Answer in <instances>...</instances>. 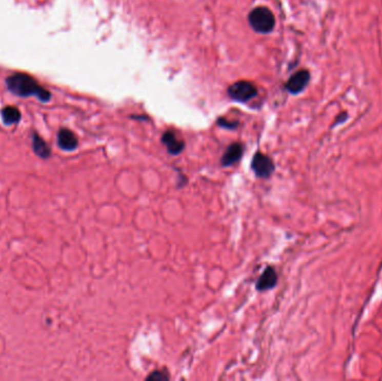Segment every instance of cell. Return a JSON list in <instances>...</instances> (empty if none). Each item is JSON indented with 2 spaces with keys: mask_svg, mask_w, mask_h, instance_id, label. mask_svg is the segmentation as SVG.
<instances>
[{
  "mask_svg": "<svg viewBox=\"0 0 382 381\" xmlns=\"http://www.w3.org/2000/svg\"><path fill=\"white\" fill-rule=\"evenodd\" d=\"M249 25L255 32L260 34L271 33L275 26L273 12L266 7H257L250 11L248 16Z\"/></svg>",
  "mask_w": 382,
  "mask_h": 381,
  "instance_id": "7a4b0ae2",
  "label": "cell"
},
{
  "mask_svg": "<svg viewBox=\"0 0 382 381\" xmlns=\"http://www.w3.org/2000/svg\"><path fill=\"white\" fill-rule=\"evenodd\" d=\"M310 81V73L308 71H298L286 83V89L293 94L302 92Z\"/></svg>",
  "mask_w": 382,
  "mask_h": 381,
  "instance_id": "5b68a950",
  "label": "cell"
},
{
  "mask_svg": "<svg viewBox=\"0 0 382 381\" xmlns=\"http://www.w3.org/2000/svg\"><path fill=\"white\" fill-rule=\"evenodd\" d=\"M169 374L167 371H160V370H156V371H153L151 374H149V376L147 377V380H155V381H164V380H169Z\"/></svg>",
  "mask_w": 382,
  "mask_h": 381,
  "instance_id": "7c38bea8",
  "label": "cell"
},
{
  "mask_svg": "<svg viewBox=\"0 0 382 381\" xmlns=\"http://www.w3.org/2000/svg\"><path fill=\"white\" fill-rule=\"evenodd\" d=\"M57 145L62 150L65 151H73L78 146L77 136L71 130L61 129L57 134Z\"/></svg>",
  "mask_w": 382,
  "mask_h": 381,
  "instance_id": "ba28073f",
  "label": "cell"
},
{
  "mask_svg": "<svg viewBox=\"0 0 382 381\" xmlns=\"http://www.w3.org/2000/svg\"><path fill=\"white\" fill-rule=\"evenodd\" d=\"M218 124H219V126H222L223 128H228V129H235L237 127V123H235V122L230 123L229 121L223 120V118H220V120L218 121Z\"/></svg>",
  "mask_w": 382,
  "mask_h": 381,
  "instance_id": "4fadbf2b",
  "label": "cell"
},
{
  "mask_svg": "<svg viewBox=\"0 0 382 381\" xmlns=\"http://www.w3.org/2000/svg\"><path fill=\"white\" fill-rule=\"evenodd\" d=\"M229 96L238 102H247L257 95L255 84L248 81H238L228 89Z\"/></svg>",
  "mask_w": 382,
  "mask_h": 381,
  "instance_id": "3957f363",
  "label": "cell"
},
{
  "mask_svg": "<svg viewBox=\"0 0 382 381\" xmlns=\"http://www.w3.org/2000/svg\"><path fill=\"white\" fill-rule=\"evenodd\" d=\"M252 169L258 178L267 179L272 176V173L275 170V166L273 160L268 155L257 152L253 158Z\"/></svg>",
  "mask_w": 382,
  "mask_h": 381,
  "instance_id": "277c9868",
  "label": "cell"
},
{
  "mask_svg": "<svg viewBox=\"0 0 382 381\" xmlns=\"http://www.w3.org/2000/svg\"><path fill=\"white\" fill-rule=\"evenodd\" d=\"M6 84H7L8 90L18 96H36L42 102L49 101L52 96L51 93L37 83L36 79L25 73L11 75L6 79Z\"/></svg>",
  "mask_w": 382,
  "mask_h": 381,
  "instance_id": "6da1fadb",
  "label": "cell"
},
{
  "mask_svg": "<svg viewBox=\"0 0 382 381\" xmlns=\"http://www.w3.org/2000/svg\"><path fill=\"white\" fill-rule=\"evenodd\" d=\"M161 140L162 143L166 146L168 152L174 155L183 152V150L185 148L184 140H181L173 131H167V132L162 135Z\"/></svg>",
  "mask_w": 382,
  "mask_h": 381,
  "instance_id": "52a82bcc",
  "label": "cell"
},
{
  "mask_svg": "<svg viewBox=\"0 0 382 381\" xmlns=\"http://www.w3.org/2000/svg\"><path fill=\"white\" fill-rule=\"evenodd\" d=\"M244 152V148L240 143H231V145L227 148L225 151L223 158H222V166L223 167H230L237 161H239Z\"/></svg>",
  "mask_w": 382,
  "mask_h": 381,
  "instance_id": "9c48e42d",
  "label": "cell"
},
{
  "mask_svg": "<svg viewBox=\"0 0 382 381\" xmlns=\"http://www.w3.org/2000/svg\"><path fill=\"white\" fill-rule=\"evenodd\" d=\"M22 113L15 106H5L2 110V118L6 126H12L21 121Z\"/></svg>",
  "mask_w": 382,
  "mask_h": 381,
  "instance_id": "8fae6325",
  "label": "cell"
},
{
  "mask_svg": "<svg viewBox=\"0 0 382 381\" xmlns=\"http://www.w3.org/2000/svg\"><path fill=\"white\" fill-rule=\"evenodd\" d=\"M31 145H33L34 152L38 155L39 158H49V155H51V148L48 147V145L44 141L42 136H39L37 133H33V135H31Z\"/></svg>",
  "mask_w": 382,
  "mask_h": 381,
  "instance_id": "30bf717a",
  "label": "cell"
},
{
  "mask_svg": "<svg viewBox=\"0 0 382 381\" xmlns=\"http://www.w3.org/2000/svg\"><path fill=\"white\" fill-rule=\"evenodd\" d=\"M277 284V273L275 268L272 266L266 267V270L263 272L260 277L256 283V290L265 292L274 289Z\"/></svg>",
  "mask_w": 382,
  "mask_h": 381,
  "instance_id": "8992f818",
  "label": "cell"
}]
</instances>
